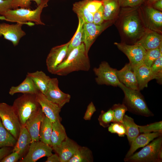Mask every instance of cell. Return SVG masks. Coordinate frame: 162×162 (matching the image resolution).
<instances>
[{"label": "cell", "mask_w": 162, "mask_h": 162, "mask_svg": "<svg viewBox=\"0 0 162 162\" xmlns=\"http://www.w3.org/2000/svg\"><path fill=\"white\" fill-rule=\"evenodd\" d=\"M88 54L82 42L70 52L58 67L54 74L65 76L74 71H89L91 64Z\"/></svg>", "instance_id": "cell-1"}, {"label": "cell", "mask_w": 162, "mask_h": 162, "mask_svg": "<svg viewBox=\"0 0 162 162\" xmlns=\"http://www.w3.org/2000/svg\"><path fill=\"white\" fill-rule=\"evenodd\" d=\"M49 0H42L35 10L24 8L11 9L4 13V16L7 21L25 23L29 26L35 24L45 25L40 19L43 8L48 6Z\"/></svg>", "instance_id": "cell-2"}, {"label": "cell", "mask_w": 162, "mask_h": 162, "mask_svg": "<svg viewBox=\"0 0 162 162\" xmlns=\"http://www.w3.org/2000/svg\"><path fill=\"white\" fill-rule=\"evenodd\" d=\"M123 91L124 98L123 103L128 111L132 113L145 117L154 116L149 109L143 96L140 91L128 88L120 82L118 86Z\"/></svg>", "instance_id": "cell-3"}, {"label": "cell", "mask_w": 162, "mask_h": 162, "mask_svg": "<svg viewBox=\"0 0 162 162\" xmlns=\"http://www.w3.org/2000/svg\"><path fill=\"white\" fill-rule=\"evenodd\" d=\"M12 106L21 125H24L32 114L40 106L35 94H24L16 99Z\"/></svg>", "instance_id": "cell-4"}, {"label": "cell", "mask_w": 162, "mask_h": 162, "mask_svg": "<svg viewBox=\"0 0 162 162\" xmlns=\"http://www.w3.org/2000/svg\"><path fill=\"white\" fill-rule=\"evenodd\" d=\"M162 149V136L156 138L139 152L125 158V162H161L159 158L160 151Z\"/></svg>", "instance_id": "cell-5"}, {"label": "cell", "mask_w": 162, "mask_h": 162, "mask_svg": "<svg viewBox=\"0 0 162 162\" xmlns=\"http://www.w3.org/2000/svg\"><path fill=\"white\" fill-rule=\"evenodd\" d=\"M0 118L4 126L17 140L21 125L12 106L0 103Z\"/></svg>", "instance_id": "cell-6"}, {"label": "cell", "mask_w": 162, "mask_h": 162, "mask_svg": "<svg viewBox=\"0 0 162 162\" xmlns=\"http://www.w3.org/2000/svg\"><path fill=\"white\" fill-rule=\"evenodd\" d=\"M138 7L128 9V13L124 16L123 19L122 27L124 34L131 38H135L142 35L144 32L141 21L137 14Z\"/></svg>", "instance_id": "cell-7"}, {"label": "cell", "mask_w": 162, "mask_h": 162, "mask_svg": "<svg viewBox=\"0 0 162 162\" xmlns=\"http://www.w3.org/2000/svg\"><path fill=\"white\" fill-rule=\"evenodd\" d=\"M117 70L111 67L106 61L102 62L98 68H94L93 71L96 76L95 81L97 84L118 86L120 83L118 80Z\"/></svg>", "instance_id": "cell-8"}, {"label": "cell", "mask_w": 162, "mask_h": 162, "mask_svg": "<svg viewBox=\"0 0 162 162\" xmlns=\"http://www.w3.org/2000/svg\"><path fill=\"white\" fill-rule=\"evenodd\" d=\"M114 44L128 57L129 64L133 70L142 64L146 52L142 46L135 44L129 45L124 43L115 42Z\"/></svg>", "instance_id": "cell-9"}, {"label": "cell", "mask_w": 162, "mask_h": 162, "mask_svg": "<svg viewBox=\"0 0 162 162\" xmlns=\"http://www.w3.org/2000/svg\"><path fill=\"white\" fill-rule=\"evenodd\" d=\"M47 98L62 108L70 102L71 96L62 92L58 87L57 78H51L46 91L44 94Z\"/></svg>", "instance_id": "cell-10"}, {"label": "cell", "mask_w": 162, "mask_h": 162, "mask_svg": "<svg viewBox=\"0 0 162 162\" xmlns=\"http://www.w3.org/2000/svg\"><path fill=\"white\" fill-rule=\"evenodd\" d=\"M28 152L21 160V162H35L45 157H48L52 154V147L39 140L31 142Z\"/></svg>", "instance_id": "cell-11"}, {"label": "cell", "mask_w": 162, "mask_h": 162, "mask_svg": "<svg viewBox=\"0 0 162 162\" xmlns=\"http://www.w3.org/2000/svg\"><path fill=\"white\" fill-rule=\"evenodd\" d=\"M70 42L52 47L48 54L46 64L48 72L54 74L58 67L62 62L66 56Z\"/></svg>", "instance_id": "cell-12"}, {"label": "cell", "mask_w": 162, "mask_h": 162, "mask_svg": "<svg viewBox=\"0 0 162 162\" xmlns=\"http://www.w3.org/2000/svg\"><path fill=\"white\" fill-rule=\"evenodd\" d=\"M25 23L16 22L14 24L0 23V36L11 41L14 46L17 45L21 38L26 35L22 29V25Z\"/></svg>", "instance_id": "cell-13"}, {"label": "cell", "mask_w": 162, "mask_h": 162, "mask_svg": "<svg viewBox=\"0 0 162 162\" xmlns=\"http://www.w3.org/2000/svg\"><path fill=\"white\" fill-rule=\"evenodd\" d=\"M109 22L100 25L93 22H84L83 28L82 42L88 53L89 50L98 36L107 26Z\"/></svg>", "instance_id": "cell-14"}, {"label": "cell", "mask_w": 162, "mask_h": 162, "mask_svg": "<svg viewBox=\"0 0 162 162\" xmlns=\"http://www.w3.org/2000/svg\"><path fill=\"white\" fill-rule=\"evenodd\" d=\"M37 100L45 116L53 122L57 120H61L59 113L61 108L48 100L40 91L36 94Z\"/></svg>", "instance_id": "cell-15"}, {"label": "cell", "mask_w": 162, "mask_h": 162, "mask_svg": "<svg viewBox=\"0 0 162 162\" xmlns=\"http://www.w3.org/2000/svg\"><path fill=\"white\" fill-rule=\"evenodd\" d=\"M45 116L40 107L33 112L27 120L24 126L30 135L31 142L39 140L40 126Z\"/></svg>", "instance_id": "cell-16"}, {"label": "cell", "mask_w": 162, "mask_h": 162, "mask_svg": "<svg viewBox=\"0 0 162 162\" xmlns=\"http://www.w3.org/2000/svg\"><path fill=\"white\" fill-rule=\"evenodd\" d=\"M79 146L76 142L67 136L59 146L52 149L58 156L60 162H68Z\"/></svg>", "instance_id": "cell-17"}, {"label": "cell", "mask_w": 162, "mask_h": 162, "mask_svg": "<svg viewBox=\"0 0 162 162\" xmlns=\"http://www.w3.org/2000/svg\"><path fill=\"white\" fill-rule=\"evenodd\" d=\"M134 44L141 46L146 50L158 48L162 44V36L154 31L147 29Z\"/></svg>", "instance_id": "cell-18"}, {"label": "cell", "mask_w": 162, "mask_h": 162, "mask_svg": "<svg viewBox=\"0 0 162 162\" xmlns=\"http://www.w3.org/2000/svg\"><path fill=\"white\" fill-rule=\"evenodd\" d=\"M117 75L119 82L126 87L139 90L135 74L129 63L126 64L121 70H117Z\"/></svg>", "instance_id": "cell-19"}, {"label": "cell", "mask_w": 162, "mask_h": 162, "mask_svg": "<svg viewBox=\"0 0 162 162\" xmlns=\"http://www.w3.org/2000/svg\"><path fill=\"white\" fill-rule=\"evenodd\" d=\"M162 136V132L142 133L139 134L130 144V148L125 158H128L133 154L139 148L144 147L154 139Z\"/></svg>", "instance_id": "cell-20"}, {"label": "cell", "mask_w": 162, "mask_h": 162, "mask_svg": "<svg viewBox=\"0 0 162 162\" xmlns=\"http://www.w3.org/2000/svg\"><path fill=\"white\" fill-rule=\"evenodd\" d=\"M31 143L29 133L24 125H21L19 135L12 151L18 152L22 156L28 150Z\"/></svg>", "instance_id": "cell-21"}, {"label": "cell", "mask_w": 162, "mask_h": 162, "mask_svg": "<svg viewBox=\"0 0 162 162\" xmlns=\"http://www.w3.org/2000/svg\"><path fill=\"white\" fill-rule=\"evenodd\" d=\"M39 91L31 78L27 75L20 84L16 86H12L10 88L9 93L11 95L19 93L36 94Z\"/></svg>", "instance_id": "cell-22"}, {"label": "cell", "mask_w": 162, "mask_h": 162, "mask_svg": "<svg viewBox=\"0 0 162 162\" xmlns=\"http://www.w3.org/2000/svg\"><path fill=\"white\" fill-rule=\"evenodd\" d=\"M137 80L139 91L147 86L148 82L153 79L150 67L142 64L133 70Z\"/></svg>", "instance_id": "cell-23"}, {"label": "cell", "mask_w": 162, "mask_h": 162, "mask_svg": "<svg viewBox=\"0 0 162 162\" xmlns=\"http://www.w3.org/2000/svg\"><path fill=\"white\" fill-rule=\"evenodd\" d=\"M61 121L60 120H57L52 122L50 139L52 149L59 146L67 136L65 128L61 123Z\"/></svg>", "instance_id": "cell-24"}, {"label": "cell", "mask_w": 162, "mask_h": 162, "mask_svg": "<svg viewBox=\"0 0 162 162\" xmlns=\"http://www.w3.org/2000/svg\"><path fill=\"white\" fill-rule=\"evenodd\" d=\"M33 80L38 90L44 94L47 89L51 78L42 71L28 72L27 74Z\"/></svg>", "instance_id": "cell-25"}, {"label": "cell", "mask_w": 162, "mask_h": 162, "mask_svg": "<svg viewBox=\"0 0 162 162\" xmlns=\"http://www.w3.org/2000/svg\"><path fill=\"white\" fill-rule=\"evenodd\" d=\"M123 121V124L126 130V135L130 145L140 134L138 125L135 123L132 118L126 115H124Z\"/></svg>", "instance_id": "cell-26"}, {"label": "cell", "mask_w": 162, "mask_h": 162, "mask_svg": "<svg viewBox=\"0 0 162 162\" xmlns=\"http://www.w3.org/2000/svg\"><path fill=\"white\" fill-rule=\"evenodd\" d=\"M104 20L113 19L118 13L120 7L118 0H102Z\"/></svg>", "instance_id": "cell-27"}, {"label": "cell", "mask_w": 162, "mask_h": 162, "mask_svg": "<svg viewBox=\"0 0 162 162\" xmlns=\"http://www.w3.org/2000/svg\"><path fill=\"white\" fill-rule=\"evenodd\" d=\"M52 128V122L45 116L40 126L39 140L51 146L50 139Z\"/></svg>", "instance_id": "cell-28"}, {"label": "cell", "mask_w": 162, "mask_h": 162, "mask_svg": "<svg viewBox=\"0 0 162 162\" xmlns=\"http://www.w3.org/2000/svg\"><path fill=\"white\" fill-rule=\"evenodd\" d=\"M72 9L78 17L82 19L85 22H93V15L87 9L85 0L74 3Z\"/></svg>", "instance_id": "cell-29"}, {"label": "cell", "mask_w": 162, "mask_h": 162, "mask_svg": "<svg viewBox=\"0 0 162 162\" xmlns=\"http://www.w3.org/2000/svg\"><path fill=\"white\" fill-rule=\"evenodd\" d=\"M93 155L91 150L87 147L80 146L68 162H93Z\"/></svg>", "instance_id": "cell-30"}, {"label": "cell", "mask_w": 162, "mask_h": 162, "mask_svg": "<svg viewBox=\"0 0 162 162\" xmlns=\"http://www.w3.org/2000/svg\"><path fill=\"white\" fill-rule=\"evenodd\" d=\"M78 18L79 23L77 29L74 36L70 40L68 47L67 54L64 60L73 49L80 46L82 43L83 28L85 22L81 18L79 17Z\"/></svg>", "instance_id": "cell-31"}, {"label": "cell", "mask_w": 162, "mask_h": 162, "mask_svg": "<svg viewBox=\"0 0 162 162\" xmlns=\"http://www.w3.org/2000/svg\"><path fill=\"white\" fill-rule=\"evenodd\" d=\"M16 141L17 140L4 126L0 118V148L13 147Z\"/></svg>", "instance_id": "cell-32"}, {"label": "cell", "mask_w": 162, "mask_h": 162, "mask_svg": "<svg viewBox=\"0 0 162 162\" xmlns=\"http://www.w3.org/2000/svg\"><path fill=\"white\" fill-rule=\"evenodd\" d=\"M147 16L152 24L158 27L162 26V13L152 7L147 6L145 8Z\"/></svg>", "instance_id": "cell-33"}, {"label": "cell", "mask_w": 162, "mask_h": 162, "mask_svg": "<svg viewBox=\"0 0 162 162\" xmlns=\"http://www.w3.org/2000/svg\"><path fill=\"white\" fill-rule=\"evenodd\" d=\"M153 79L161 84L162 82V56L156 59L150 67Z\"/></svg>", "instance_id": "cell-34"}, {"label": "cell", "mask_w": 162, "mask_h": 162, "mask_svg": "<svg viewBox=\"0 0 162 162\" xmlns=\"http://www.w3.org/2000/svg\"><path fill=\"white\" fill-rule=\"evenodd\" d=\"M161 56H162V53L158 48L146 50L142 64L150 67L153 62Z\"/></svg>", "instance_id": "cell-35"}, {"label": "cell", "mask_w": 162, "mask_h": 162, "mask_svg": "<svg viewBox=\"0 0 162 162\" xmlns=\"http://www.w3.org/2000/svg\"><path fill=\"white\" fill-rule=\"evenodd\" d=\"M113 112V122L123 123V119L125 112L128 111L125 105L122 104H115L111 108Z\"/></svg>", "instance_id": "cell-36"}, {"label": "cell", "mask_w": 162, "mask_h": 162, "mask_svg": "<svg viewBox=\"0 0 162 162\" xmlns=\"http://www.w3.org/2000/svg\"><path fill=\"white\" fill-rule=\"evenodd\" d=\"M98 119L100 125L104 128L108 127L111 122H113V112L112 109L106 112L102 110Z\"/></svg>", "instance_id": "cell-37"}, {"label": "cell", "mask_w": 162, "mask_h": 162, "mask_svg": "<svg viewBox=\"0 0 162 162\" xmlns=\"http://www.w3.org/2000/svg\"><path fill=\"white\" fill-rule=\"evenodd\" d=\"M140 133L162 132V121L155 122L146 125H138Z\"/></svg>", "instance_id": "cell-38"}, {"label": "cell", "mask_w": 162, "mask_h": 162, "mask_svg": "<svg viewBox=\"0 0 162 162\" xmlns=\"http://www.w3.org/2000/svg\"><path fill=\"white\" fill-rule=\"evenodd\" d=\"M108 127V131L111 133L116 134L120 137L126 135L125 129L123 123L113 122Z\"/></svg>", "instance_id": "cell-39"}, {"label": "cell", "mask_w": 162, "mask_h": 162, "mask_svg": "<svg viewBox=\"0 0 162 162\" xmlns=\"http://www.w3.org/2000/svg\"><path fill=\"white\" fill-rule=\"evenodd\" d=\"M42 0H13L12 9L18 8L19 7L21 8L30 9L31 1H35L38 5Z\"/></svg>", "instance_id": "cell-40"}, {"label": "cell", "mask_w": 162, "mask_h": 162, "mask_svg": "<svg viewBox=\"0 0 162 162\" xmlns=\"http://www.w3.org/2000/svg\"><path fill=\"white\" fill-rule=\"evenodd\" d=\"M89 11L93 15L102 5V0H85Z\"/></svg>", "instance_id": "cell-41"}, {"label": "cell", "mask_w": 162, "mask_h": 162, "mask_svg": "<svg viewBox=\"0 0 162 162\" xmlns=\"http://www.w3.org/2000/svg\"><path fill=\"white\" fill-rule=\"evenodd\" d=\"M120 7L134 8L143 3L144 0H118Z\"/></svg>", "instance_id": "cell-42"}, {"label": "cell", "mask_w": 162, "mask_h": 162, "mask_svg": "<svg viewBox=\"0 0 162 162\" xmlns=\"http://www.w3.org/2000/svg\"><path fill=\"white\" fill-rule=\"evenodd\" d=\"M104 20V7L102 5L93 14V23L100 25L103 23Z\"/></svg>", "instance_id": "cell-43"}, {"label": "cell", "mask_w": 162, "mask_h": 162, "mask_svg": "<svg viewBox=\"0 0 162 162\" xmlns=\"http://www.w3.org/2000/svg\"><path fill=\"white\" fill-rule=\"evenodd\" d=\"M13 0H0V16H3L8 10L12 9Z\"/></svg>", "instance_id": "cell-44"}, {"label": "cell", "mask_w": 162, "mask_h": 162, "mask_svg": "<svg viewBox=\"0 0 162 162\" xmlns=\"http://www.w3.org/2000/svg\"><path fill=\"white\" fill-rule=\"evenodd\" d=\"M21 156L16 152H12L4 157L1 162H16L20 158Z\"/></svg>", "instance_id": "cell-45"}, {"label": "cell", "mask_w": 162, "mask_h": 162, "mask_svg": "<svg viewBox=\"0 0 162 162\" xmlns=\"http://www.w3.org/2000/svg\"><path fill=\"white\" fill-rule=\"evenodd\" d=\"M96 111L93 103L91 102L87 106L86 112L83 117L85 120H90L94 113Z\"/></svg>", "instance_id": "cell-46"}, {"label": "cell", "mask_w": 162, "mask_h": 162, "mask_svg": "<svg viewBox=\"0 0 162 162\" xmlns=\"http://www.w3.org/2000/svg\"><path fill=\"white\" fill-rule=\"evenodd\" d=\"M10 152V147H3L0 148V162Z\"/></svg>", "instance_id": "cell-47"}, {"label": "cell", "mask_w": 162, "mask_h": 162, "mask_svg": "<svg viewBox=\"0 0 162 162\" xmlns=\"http://www.w3.org/2000/svg\"><path fill=\"white\" fill-rule=\"evenodd\" d=\"M46 162H60L59 158L57 154H52L47 157Z\"/></svg>", "instance_id": "cell-48"}, {"label": "cell", "mask_w": 162, "mask_h": 162, "mask_svg": "<svg viewBox=\"0 0 162 162\" xmlns=\"http://www.w3.org/2000/svg\"><path fill=\"white\" fill-rule=\"evenodd\" d=\"M151 6L156 9L162 11V0H158Z\"/></svg>", "instance_id": "cell-49"}, {"label": "cell", "mask_w": 162, "mask_h": 162, "mask_svg": "<svg viewBox=\"0 0 162 162\" xmlns=\"http://www.w3.org/2000/svg\"><path fill=\"white\" fill-rule=\"evenodd\" d=\"M158 0H144V2L147 6H152V5Z\"/></svg>", "instance_id": "cell-50"}, {"label": "cell", "mask_w": 162, "mask_h": 162, "mask_svg": "<svg viewBox=\"0 0 162 162\" xmlns=\"http://www.w3.org/2000/svg\"><path fill=\"white\" fill-rule=\"evenodd\" d=\"M0 20L7 21V20L4 16H0Z\"/></svg>", "instance_id": "cell-51"}]
</instances>
